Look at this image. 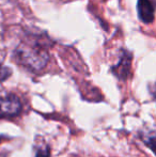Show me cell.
<instances>
[{"label":"cell","mask_w":156,"mask_h":157,"mask_svg":"<svg viewBox=\"0 0 156 157\" xmlns=\"http://www.w3.org/2000/svg\"><path fill=\"white\" fill-rule=\"evenodd\" d=\"M14 57L17 63L34 72L45 67L49 59L47 50L38 44L27 42L19 44L18 47L15 49Z\"/></svg>","instance_id":"cell-1"},{"label":"cell","mask_w":156,"mask_h":157,"mask_svg":"<svg viewBox=\"0 0 156 157\" xmlns=\"http://www.w3.org/2000/svg\"><path fill=\"white\" fill-rule=\"evenodd\" d=\"M21 110V103L14 94L0 96V117L16 116Z\"/></svg>","instance_id":"cell-2"},{"label":"cell","mask_w":156,"mask_h":157,"mask_svg":"<svg viewBox=\"0 0 156 157\" xmlns=\"http://www.w3.org/2000/svg\"><path fill=\"white\" fill-rule=\"evenodd\" d=\"M137 9H138L139 18L143 23L151 24L154 21L155 9L150 0H138Z\"/></svg>","instance_id":"cell-3"},{"label":"cell","mask_w":156,"mask_h":157,"mask_svg":"<svg viewBox=\"0 0 156 157\" xmlns=\"http://www.w3.org/2000/svg\"><path fill=\"white\" fill-rule=\"evenodd\" d=\"M131 55L127 54V52H124V55L121 57L120 62L112 68L116 76H118L120 79H126L129 75V71H131Z\"/></svg>","instance_id":"cell-4"},{"label":"cell","mask_w":156,"mask_h":157,"mask_svg":"<svg viewBox=\"0 0 156 157\" xmlns=\"http://www.w3.org/2000/svg\"><path fill=\"white\" fill-rule=\"evenodd\" d=\"M11 73L12 72H11L10 68L0 64V82H2V81H4L6 79H8L9 77H10Z\"/></svg>","instance_id":"cell-5"},{"label":"cell","mask_w":156,"mask_h":157,"mask_svg":"<svg viewBox=\"0 0 156 157\" xmlns=\"http://www.w3.org/2000/svg\"><path fill=\"white\" fill-rule=\"evenodd\" d=\"M36 157H49V149L48 147H41L36 151Z\"/></svg>","instance_id":"cell-6"},{"label":"cell","mask_w":156,"mask_h":157,"mask_svg":"<svg viewBox=\"0 0 156 157\" xmlns=\"http://www.w3.org/2000/svg\"><path fill=\"white\" fill-rule=\"evenodd\" d=\"M146 145L154 152V154L156 155V137H153V138H149L148 140L146 141Z\"/></svg>","instance_id":"cell-7"}]
</instances>
